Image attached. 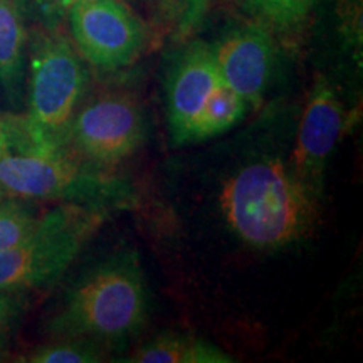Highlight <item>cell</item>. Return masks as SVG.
<instances>
[{
	"label": "cell",
	"instance_id": "obj_1",
	"mask_svg": "<svg viewBox=\"0 0 363 363\" xmlns=\"http://www.w3.org/2000/svg\"><path fill=\"white\" fill-rule=\"evenodd\" d=\"M69 143L44 135L19 113L0 115V192L24 201L126 207L128 185L88 169Z\"/></svg>",
	"mask_w": 363,
	"mask_h": 363
},
{
	"label": "cell",
	"instance_id": "obj_2",
	"mask_svg": "<svg viewBox=\"0 0 363 363\" xmlns=\"http://www.w3.org/2000/svg\"><path fill=\"white\" fill-rule=\"evenodd\" d=\"M318 192L281 160H261L225 180L220 207L233 233L247 246L279 249L315 230Z\"/></svg>",
	"mask_w": 363,
	"mask_h": 363
},
{
	"label": "cell",
	"instance_id": "obj_3",
	"mask_svg": "<svg viewBox=\"0 0 363 363\" xmlns=\"http://www.w3.org/2000/svg\"><path fill=\"white\" fill-rule=\"evenodd\" d=\"M147 286L135 252L93 267L67 291L49 325L56 337L113 342L131 337L147 321Z\"/></svg>",
	"mask_w": 363,
	"mask_h": 363
},
{
	"label": "cell",
	"instance_id": "obj_4",
	"mask_svg": "<svg viewBox=\"0 0 363 363\" xmlns=\"http://www.w3.org/2000/svg\"><path fill=\"white\" fill-rule=\"evenodd\" d=\"M106 219V208L67 202L43 212L33 233L0 252V291H30L57 283Z\"/></svg>",
	"mask_w": 363,
	"mask_h": 363
},
{
	"label": "cell",
	"instance_id": "obj_5",
	"mask_svg": "<svg viewBox=\"0 0 363 363\" xmlns=\"http://www.w3.org/2000/svg\"><path fill=\"white\" fill-rule=\"evenodd\" d=\"M88 74L81 54L57 29L39 27L27 39L26 118L44 135L67 142Z\"/></svg>",
	"mask_w": 363,
	"mask_h": 363
},
{
	"label": "cell",
	"instance_id": "obj_6",
	"mask_svg": "<svg viewBox=\"0 0 363 363\" xmlns=\"http://www.w3.org/2000/svg\"><path fill=\"white\" fill-rule=\"evenodd\" d=\"M66 13L76 49L98 69L130 66L147 44V27L123 0H83Z\"/></svg>",
	"mask_w": 363,
	"mask_h": 363
},
{
	"label": "cell",
	"instance_id": "obj_7",
	"mask_svg": "<svg viewBox=\"0 0 363 363\" xmlns=\"http://www.w3.org/2000/svg\"><path fill=\"white\" fill-rule=\"evenodd\" d=\"M143 136V115L135 99L110 93L94 98L74 113L67 142L81 157L111 165L136 152Z\"/></svg>",
	"mask_w": 363,
	"mask_h": 363
},
{
	"label": "cell",
	"instance_id": "obj_8",
	"mask_svg": "<svg viewBox=\"0 0 363 363\" xmlns=\"http://www.w3.org/2000/svg\"><path fill=\"white\" fill-rule=\"evenodd\" d=\"M345 116L335 89L325 79H318L308 96L289 163L294 174L316 192L321 187L326 160L345 131Z\"/></svg>",
	"mask_w": 363,
	"mask_h": 363
},
{
	"label": "cell",
	"instance_id": "obj_9",
	"mask_svg": "<svg viewBox=\"0 0 363 363\" xmlns=\"http://www.w3.org/2000/svg\"><path fill=\"white\" fill-rule=\"evenodd\" d=\"M222 83L246 104L259 106L272 69L274 48L266 29L247 26L212 48Z\"/></svg>",
	"mask_w": 363,
	"mask_h": 363
},
{
	"label": "cell",
	"instance_id": "obj_10",
	"mask_svg": "<svg viewBox=\"0 0 363 363\" xmlns=\"http://www.w3.org/2000/svg\"><path fill=\"white\" fill-rule=\"evenodd\" d=\"M222 84L212 48L197 43L182 54L170 74L167 94L170 133L177 143H184L192 121Z\"/></svg>",
	"mask_w": 363,
	"mask_h": 363
},
{
	"label": "cell",
	"instance_id": "obj_11",
	"mask_svg": "<svg viewBox=\"0 0 363 363\" xmlns=\"http://www.w3.org/2000/svg\"><path fill=\"white\" fill-rule=\"evenodd\" d=\"M27 39L19 0H0V94L11 113L26 99Z\"/></svg>",
	"mask_w": 363,
	"mask_h": 363
},
{
	"label": "cell",
	"instance_id": "obj_12",
	"mask_svg": "<svg viewBox=\"0 0 363 363\" xmlns=\"http://www.w3.org/2000/svg\"><path fill=\"white\" fill-rule=\"evenodd\" d=\"M128 362L135 363H230L234 358L216 345L187 335L165 333L138 348Z\"/></svg>",
	"mask_w": 363,
	"mask_h": 363
},
{
	"label": "cell",
	"instance_id": "obj_13",
	"mask_svg": "<svg viewBox=\"0 0 363 363\" xmlns=\"http://www.w3.org/2000/svg\"><path fill=\"white\" fill-rule=\"evenodd\" d=\"M246 101L230 91L225 84L214 91L206 106L202 108L197 118L192 121L190 128L185 133L184 143L202 142L224 133L238 123L246 113Z\"/></svg>",
	"mask_w": 363,
	"mask_h": 363
},
{
	"label": "cell",
	"instance_id": "obj_14",
	"mask_svg": "<svg viewBox=\"0 0 363 363\" xmlns=\"http://www.w3.org/2000/svg\"><path fill=\"white\" fill-rule=\"evenodd\" d=\"M40 214L24 199H0V252L22 242L39 224Z\"/></svg>",
	"mask_w": 363,
	"mask_h": 363
},
{
	"label": "cell",
	"instance_id": "obj_15",
	"mask_svg": "<svg viewBox=\"0 0 363 363\" xmlns=\"http://www.w3.org/2000/svg\"><path fill=\"white\" fill-rule=\"evenodd\" d=\"M101 360L91 340L56 337L54 342L39 345L21 362L27 363H94Z\"/></svg>",
	"mask_w": 363,
	"mask_h": 363
},
{
	"label": "cell",
	"instance_id": "obj_16",
	"mask_svg": "<svg viewBox=\"0 0 363 363\" xmlns=\"http://www.w3.org/2000/svg\"><path fill=\"white\" fill-rule=\"evenodd\" d=\"M27 291H0V355L9 335L16 330L27 310Z\"/></svg>",
	"mask_w": 363,
	"mask_h": 363
},
{
	"label": "cell",
	"instance_id": "obj_17",
	"mask_svg": "<svg viewBox=\"0 0 363 363\" xmlns=\"http://www.w3.org/2000/svg\"><path fill=\"white\" fill-rule=\"evenodd\" d=\"M267 19L278 24H291L305 17L315 0H252Z\"/></svg>",
	"mask_w": 363,
	"mask_h": 363
},
{
	"label": "cell",
	"instance_id": "obj_18",
	"mask_svg": "<svg viewBox=\"0 0 363 363\" xmlns=\"http://www.w3.org/2000/svg\"><path fill=\"white\" fill-rule=\"evenodd\" d=\"M44 2L48 4L51 9L66 12L71 6H74V4H78V2H83V0H44Z\"/></svg>",
	"mask_w": 363,
	"mask_h": 363
},
{
	"label": "cell",
	"instance_id": "obj_19",
	"mask_svg": "<svg viewBox=\"0 0 363 363\" xmlns=\"http://www.w3.org/2000/svg\"><path fill=\"white\" fill-rule=\"evenodd\" d=\"M2 197H4V194H2V192H0V199H2Z\"/></svg>",
	"mask_w": 363,
	"mask_h": 363
},
{
	"label": "cell",
	"instance_id": "obj_20",
	"mask_svg": "<svg viewBox=\"0 0 363 363\" xmlns=\"http://www.w3.org/2000/svg\"><path fill=\"white\" fill-rule=\"evenodd\" d=\"M0 115H2V111H0Z\"/></svg>",
	"mask_w": 363,
	"mask_h": 363
}]
</instances>
